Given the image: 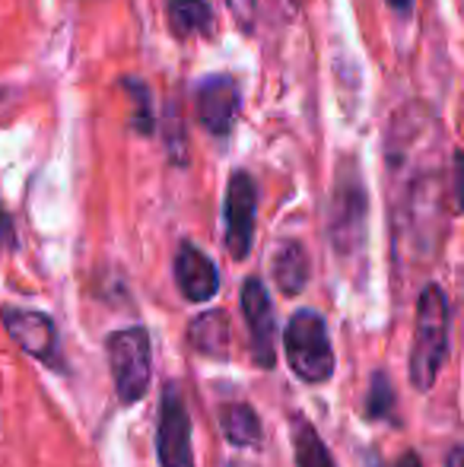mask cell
Segmentation results:
<instances>
[{"label":"cell","mask_w":464,"mask_h":467,"mask_svg":"<svg viewBox=\"0 0 464 467\" xmlns=\"http://www.w3.org/2000/svg\"><path fill=\"white\" fill-rule=\"evenodd\" d=\"M449 353V302L436 283H429L417 299L414 347H410V381L420 391L436 385Z\"/></svg>","instance_id":"6da1fadb"},{"label":"cell","mask_w":464,"mask_h":467,"mask_svg":"<svg viewBox=\"0 0 464 467\" xmlns=\"http://www.w3.org/2000/svg\"><path fill=\"white\" fill-rule=\"evenodd\" d=\"M391 404H395V391H391L388 375L376 372L372 375V385H369V400H366V417H372V420L388 417Z\"/></svg>","instance_id":"2e32d148"},{"label":"cell","mask_w":464,"mask_h":467,"mask_svg":"<svg viewBox=\"0 0 464 467\" xmlns=\"http://www.w3.org/2000/svg\"><path fill=\"white\" fill-rule=\"evenodd\" d=\"M455 210L464 213V153H455Z\"/></svg>","instance_id":"ac0fdd59"},{"label":"cell","mask_w":464,"mask_h":467,"mask_svg":"<svg viewBox=\"0 0 464 467\" xmlns=\"http://www.w3.org/2000/svg\"><path fill=\"white\" fill-rule=\"evenodd\" d=\"M286 359L299 381L322 385L335 372V350H331L325 318L312 308H303L286 325Z\"/></svg>","instance_id":"7a4b0ae2"},{"label":"cell","mask_w":464,"mask_h":467,"mask_svg":"<svg viewBox=\"0 0 464 467\" xmlns=\"http://www.w3.org/2000/svg\"><path fill=\"white\" fill-rule=\"evenodd\" d=\"M175 280H179V289L191 302L213 299L220 289L217 265L201 248H194L191 242H181L179 245V254H175Z\"/></svg>","instance_id":"30bf717a"},{"label":"cell","mask_w":464,"mask_h":467,"mask_svg":"<svg viewBox=\"0 0 464 467\" xmlns=\"http://www.w3.org/2000/svg\"><path fill=\"white\" fill-rule=\"evenodd\" d=\"M293 449H296L299 467H335L328 449H325V442H322V436H318L315 426L305 423L303 417L293 420Z\"/></svg>","instance_id":"9a60e30c"},{"label":"cell","mask_w":464,"mask_h":467,"mask_svg":"<svg viewBox=\"0 0 464 467\" xmlns=\"http://www.w3.org/2000/svg\"><path fill=\"white\" fill-rule=\"evenodd\" d=\"M156 455L162 467H194L191 455V417H188L185 394L169 381L162 388L160 432H156Z\"/></svg>","instance_id":"277c9868"},{"label":"cell","mask_w":464,"mask_h":467,"mask_svg":"<svg viewBox=\"0 0 464 467\" xmlns=\"http://www.w3.org/2000/svg\"><path fill=\"white\" fill-rule=\"evenodd\" d=\"M0 321H4L6 334L23 347L29 357L42 359L48 366H61V353H57V327L45 312H32V308L6 306L0 308Z\"/></svg>","instance_id":"8992f818"},{"label":"cell","mask_w":464,"mask_h":467,"mask_svg":"<svg viewBox=\"0 0 464 467\" xmlns=\"http://www.w3.org/2000/svg\"><path fill=\"white\" fill-rule=\"evenodd\" d=\"M191 344L198 353H207V357H223L226 344H230V325H226L223 312H207L201 318H194L191 325Z\"/></svg>","instance_id":"4fadbf2b"},{"label":"cell","mask_w":464,"mask_h":467,"mask_svg":"<svg viewBox=\"0 0 464 467\" xmlns=\"http://www.w3.org/2000/svg\"><path fill=\"white\" fill-rule=\"evenodd\" d=\"M446 467H464V445H459V449H452V455H449Z\"/></svg>","instance_id":"44dd1931"},{"label":"cell","mask_w":464,"mask_h":467,"mask_svg":"<svg viewBox=\"0 0 464 467\" xmlns=\"http://www.w3.org/2000/svg\"><path fill=\"white\" fill-rule=\"evenodd\" d=\"M366 226V191L359 179H341L331 201V242L337 252H353L363 242Z\"/></svg>","instance_id":"ba28073f"},{"label":"cell","mask_w":464,"mask_h":467,"mask_svg":"<svg viewBox=\"0 0 464 467\" xmlns=\"http://www.w3.org/2000/svg\"><path fill=\"white\" fill-rule=\"evenodd\" d=\"M223 436L232 445H258L261 442V420L248 404H226L220 410Z\"/></svg>","instance_id":"5bb4252c"},{"label":"cell","mask_w":464,"mask_h":467,"mask_svg":"<svg viewBox=\"0 0 464 467\" xmlns=\"http://www.w3.org/2000/svg\"><path fill=\"white\" fill-rule=\"evenodd\" d=\"M106 353L118 398L124 404H137L147 394L150 372H153V347H150L147 327H124V331L108 334Z\"/></svg>","instance_id":"3957f363"},{"label":"cell","mask_w":464,"mask_h":467,"mask_svg":"<svg viewBox=\"0 0 464 467\" xmlns=\"http://www.w3.org/2000/svg\"><path fill=\"white\" fill-rule=\"evenodd\" d=\"M254 210H258V188L248 172H232L226 188V248L235 261L248 258L254 239Z\"/></svg>","instance_id":"5b68a950"},{"label":"cell","mask_w":464,"mask_h":467,"mask_svg":"<svg viewBox=\"0 0 464 467\" xmlns=\"http://www.w3.org/2000/svg\"><path fill=\"white\" fill-rule=\"evenodd\" d=\"M226 4H230L232 16L239 19L242 29H252V23H254V0H226Z\"/></svg>","instance_id":"e0dca14e"},{"label":"cell","mask_w":464,"mask_h":467,"mask_svg":"<svg viewBox=\"0 0 464 467\" xmlns=\"http://www.w3.org/2000/svg\"><path fill=\"white\" fill-rule=\"evenodd\" d=\"M273 277L286 296H299L309 280V258L299 242H284L273 254Z\"/></svg>","instance_id":"8fae6325"},{"label":"cell","mask_w":464,"mask_h":467,"mask_svg":"<svg viewBox=\"0 0 464 467\" xmlns=\"http://www.w3.org/2000/svg\"><path fill=\"white\" fill-rule=\"evenodd\" d=\"M0 242H6V245L13 242V223H10V216H6L4 203H0Z\"/></svg>","instance_id":"d6986e66"},{"label":"cell","mask_w":464,"mask_h":467,"mask_svg":"<svg viewBox=\"0 0 464 467\" xmlns=\"http://www.w3.org/2000/svg\"><path fill=\"white\" fill-rule=\"evenodd\" d=\"M166 19L169 29L179 38L188 36H201L213 26V10L207 0H169L166 6Z\"/></svg>","instance_id":"7c38bea8"},{"label":"cell","mask_w":464,"mask_h":467,"mask_svg":"<svg viewBox=\"0 0 464 467\" xmlns=\"http://www.w3.org/2000/svg\"><path fill=\"white\" fill-rule=\"evenodd\" d=\"M242 315L248 321V337H252V353L264 369L277 363L273 353V337H277V325H273V306L267 286L258 277H248L242 286Z\"/></svg>","instance_id":"52a82bcc"},{"label":"cell","mask_w":464,"mask_h":467,"mask_svg":"<svg viewBox=\"0 0 464 467\" xmlns=\"http://www.w3.org/2000/svg\"><path fill=\"white\" fill-rule=\"evenodd\" d=\"M242 89L232 77H207L198 89V118L211 134L226 137L239 121Z\"/></svg>","instance_id":"9c48e42d"},{"label":"cell","mask_w":464,"mask_h":467,"mask_svg":"<svg viewBox=\"0 0 464 467\" xmlns=\"http://www.w3.org/2000/svg\"><path fill=\"white\" fill-rule=\"evenodd\" d=\"M388 6H391V10H397V13H410L414 0H388Z\"/></svg>","instance_id":"7402d4cb"},{"label":"cell","mask_w":464,"mask_h":467,"mask_svg":"<svg viewBox=\"0 0 464 467\" xmlns=\"http://www.w3.org/2000/svg\"><path fill=\"white\" fill-rule=\"evenodd\" d=\"M382 467H423V464H420V458H417L414 451H407V455H401V458H397V462L382 464Z\"/></svg>","instance_id":"ffe728a7"}]
</instances>
